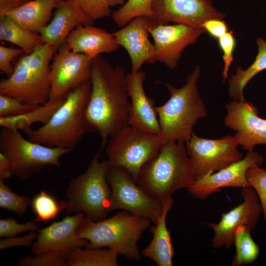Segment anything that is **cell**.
<instances>
[{
  "instance_id": "ffe728a7",
  "label": "cell",
  "mask_w": 266,
  "mask_h": 266,
  "mask_svg": "<svg viewBox=\"0 0 266 266\" xmlns=\"http://www.w3.org/2000/svg\"><path fill=\"white\" fill-rule=\"evenodd\" d=\"M146 73L139 70L126 74L127 91L131 102L129 126L144 132L159 134L160 128L154 100L144 90Z\"/></svg>"
},
{
  "instance_id": "484cf974",
  "label": "cell",
  "mask_w": 266,
  "mask_h": 266,
  "mask_svg": "<svg viewBox=\"0 0 266 266\" xmlns=\"http://www.w3.org/2000/svg\"><path fill=\"white\" fill-rule=\"evenodd\" d=\"M65 98L49 100L43 104L26 114L9 117H0V126L17 130H24L35 123H47L63 104Z\"/></svg>"
},
{
  "instance_id": "b9f144b4",
  "label": "cell",
  "mask_w": 266,
  "mask_h": 266,
  "mask_svg": "<svg viewBox=\"0 0 266 266\" xmlns=\"http://www.w3.org/2000/svg\"><path fill=\"white\" fill-rule=\"evenodd\" d=\"M13 176V166L11 161L2 153H0V180L10 178Z\"/></svg>"
},
{
  "instance_id": "7402d4cb",
  "label": "cell",
  "mask_w": 266,
  "mask_h": 266,
  "mask_svg": "<svg viewBox=\"0 0 266 266\" xmlns=\"http://www.w3.org/2000/svg\"><path fill=\"white\" fill-rule=\"evenodd\" d=\"M66 43L73 52L93 59L101 53L117 50L119 45L112 33L93 25L76 27L68 34Z\"/></svg>"
},
{
  "instance_id": "e0dca14e",
  "label": "cell",
  "mask_w": 266,
  "mask_h": 266,
  "mask_svg": "<svg viewBox=\"0 0 266 266\" xmlns=\"http://www.w3.org/2000/svg\"><path fill=\"white\" fill-rule=\"evenodd\" d=\"M205 32L201 27L182 24L158 25L150 32L154 41L157 62L164 64L170 69L175 68L185 49L195 43L200 36Z\"/></svg>"
},
{
  "instance_id": "5b68a950",
  "label": "cell",
  "mask_w": 266,
  "mask_h": 266,
  "mask_svg": "<svg viewBox=\"0 0 266 266\" xmlns=\"http://www.w3.org/2000/svg\"><path fill=\"white\" fill-rule=\"evenodd\" d=\"M151 221L126 211L100 221L85 216L77 235L88 241V249L108 247L130 260L141 258L138 243Z\"/></svg>"
},
{
  "instance_id": "d590c367",
  "label": "cell",
  "mask_w": 266,
  "mask_h": 266,
  "mask_svg": "<svg viewBox=\"0 0 266 266\" xmlns=\"http://www.w3.org/2000/svg\"><path fill=\"white\" fill-rule=\"evenodd\" d=\"M218 40L219 46L223 53L222 58L224 65L222 75L224 83L228 77L230 66L233 60V53L236 46V40L233 32L229 31Z\"/></svg>"
},
{
  "instance_id": "f6af8a7d",
  "label": "cell",
  "mask_w": 266,
  "mask_h": 266,
  "mask_svg": "<svg viewBox=\"0 0 266 266\" xmlns=\"http://www.w3.org/2000/svg\"></svg>"
},
{
  "instance_id": "7c38bea8",
  "label": "cell",
  "mask_w": 266,
  "mask_h": 266,
  "mask_svg": "<svg viewBox=\"0 0 266 266\" xmlns=\"http://www.w3.org/2000/svg\"><path fill=\"white\" fill-rule=\"evenodd\" d=\"M50 67V100L64 99L72 90L90 80L92 60L72 52L65 43L58 50Z\"/></svg>"
},
{
  "instance_id": "1f68e13d",
  "label": "cell",
  "mask_w": 266,
  "mask_h": 266,
  "mask_svg": "<svg viewBox=\"0 0 266 266\" xmlns=\"http://www.w3.org/2000/svg\"><path fill=\"white\" fill-rule=\"evenodd\" d=\"M31 199L26 196H21L13 192L3 181L0 180V207L13 211L19 216L26 213L29 206L32 203Z\"/></svg>"
},
{
  "instance_id": "ba28073f",
  "label": "cell",
  "mask_w": 266,
  "mask_h": 266,
  "mask_svg": "<svg viewBox=\"0 0 266 266\" xmlns=\"http://www.w3.org/2000/svg\"><path fill=\"white\" fill-rule=\"evenodd\" d=\"M0 151L11 161L13 175L25 181L46 166H60V158L71 150L33 142L24 138L18 130L2 127Z\"/></svg>"
},
{
  "instance_id": "7a4b0ae2",
  "label": "cell",
  "mask_w": 266,
  "mask_h": 266,
  "mask_svg": "<svg viewBox=\"0 0 266 266\" xmlns=\"http://www.w3.org/2000/svg\"><path fill=\"white\" fill-rule=\"evenodd\" d=\"M196 179L185 143L168 141L141 167L136 182L163 203L179 189L190 187Z\"/></svg>"
},
{
  "instance_id": "d4e9b609",
  "label": "cell",
  "mask_w": 266,
  "mask_h": 266,
  "mask_svg": "<svg viewBox=\"0 0 266 266\" xmlns=\"http://www.w3.org/2000/svg\"><path fill=\"white\" fill-rule=\"evenodd\" d=\"M256 43L258 52L253 63L246 69L237 66L235 73L231 75L228 94L232 100L244 101V90L247 83L258 73L266 70V40L258 37Z\"/></svg>"
},
{
  "instance_id": "8992f818",
  "label": "cell",
  "mask_w": 266,
  "mask_h": 266,
  "mask_svg": "<svg viewBox=\"0 0 266 266\" xmlns=\"http://www.w3.org/2000/svg\"><path fill=\"white\" fill-rule=\"evenodd\" d=\"M57 50L47 43L35 47L20 59L9 77L0 82V94L22 102L42 105L49 100V64Z\"/></svg>"
},
{
  "instance_id": "8fae6325",
  "label": "cell",
  "mask_w": 266,
  "mask_h": 266,
  "mask_svg": "<svg viewBox=\"0 0 266 266\" xmlns=\"http://www.w3.org/2000/svg\"><path fill=\"white\" fill-rule=\"evenodd\" d=\"M234 136L227 135L218 139L200 137L194 133L185 142L187 154L196 179L212 174L241 160V153Z\"/></svg>"
},
{
  "instance_id": "e575fe53",
  "label": "cell",
  "mask_w": 266,
  "mask_h": 266,
  "mask_svg": "<svg viewBox=\"0 0 266 266\" xmlns=\"http://www.w3.org/2000/svg\"><path fill=\"white\" fill-rule=\"evenodd\" d=\"M22 102L18 99L4 94H0V117H9L26 114L39 107Z\"/></svg>"
},
{
  "instance_id": "4316f807",
  "label": "cell",
  "mask_w": 266,
  "mask_h": 266,
  "mask_svg": "<svg viewBox=\"0 0 266 266\" xmlns=\"http://www.w3.org/2000/svg\"><path fill=\"white\" fill-rule=\"evenodd\" d=\"M0 40L12 43L25 52L43 43L38 33L29 31L8 16L0 17Z\"/></svg>"
},
{
  "instance_id": "9a60e30c",
  "label": "cell",
  "mask_w": 266,
  "mask_h": 266,
  "mask_svg": "<svg viewBox=\"0 0 266 266\" xmlns=\"http://www.w3.org/2000/svg\"><path fill=\"white\" fill-rule=\"evenodd\" d=\"M225 125L236 131L238 145L247 151L259 144L266 145V120L259 116L258 108L251 102L232 100L225 105Z\"/></svg>"
},
{
  "instance_id": "cb8c5ba5",
  "label": "cell",
  "mask_w": 266,
  "mask_h": 266,
  "mask_svg": "<svg viewBox=\"0 0 266 266\" xmlns=\"http://www.w3.org/2000/svg\"><path fill=\"white\" fill-rule=\"evenodd\" d=\"M61 0H31L9 11L6 16L23 28L39 33L52 19L53 10Z\"/></svg>"
},
{
  "instance_id": "f1b7e54d",
  "label": "cell",
  "mask_w": 266,
  "mask_h": 266,
  "mask_svg": "<svg viewBox=\"0 0 266 266\" xmlns=\"http://www.w3.org/2000/svg\"><path fill=\"white\" fill-rule=\"evenodd\" d=\"M251 231L246 226H241L234 234L236 253L232 266H240L252 263L258 257L260 249L251 235Z\"/></svg>"
},
{
  "instance_id": "60d3db41",
  "label": "cell",
  "mask_w": 266,
  "mask_h": 266,
  "mask_svg": "<svg viewBox=\"0 0 266 266\" xmlns=\"http://www.w3.org/2000/svg\"><path fill=\"white\" fill-rule=\"evenodd\" d=\"M201 27L212 37L217 39L229 31V28L225 21L219 19L207 20L203 23Z\"/></svg>"
},
{
  "instance_id": "4fadbf2b",
  "label": "cell",
  "mask_w": 266,
  "mask_h": 266,
  "mask_svg": "<svg viewBox=\"0 0 266 266\" xmlns=\"http://www.w3.org/2000/svg\"><path fill=\"white\" fill-rule=\"evenodd\" d=\"M243 202L227 213L221 214L218 223L206 224L214 231L211 239L212 246L217 249L225 246L227 249L234 245V234L241 226L251 231L256 229L262 208L258 196L251 187L242 188Z\"/></svg>"
},
{
  "instance_id": "d6986e66",
  "label": "cell",
  "mask_w": 266,
  "mask_h": 266,
  "mask_svg": "<svg viewBox=\"0 0 266 266\" xmlns=\"http://www.w3.org/2000/svg\"><path fill=\"white\" fill-rule=\"evenodd\" d=\"M158 24L151 18L138 16L120 30L112 33L119 46L127 51L132 64V71L139 70L144 63L157 62L155 49L149 39L150 31Z\"/></svg>"
},
{
  "instance_id": "44dd1931",
  "label": "cell",
  "mask_w": 266,
  "mask_h": 266,
  "mask_svg": "<svg viewBox=\"0 0 266 266\" xmlns=\"http://www.w3.org/2000/svg\"><path fill=\"white\" fill-rule=\"evenodd\" d=\"M94 20L83 10L75 0H61L48 24L39 33L43 43L58 50L69 33L81 25H93Z\"/></svg>"
},
{
  "instance_id": "2e32d148",
  "label": "cell",
  "mask_w": 266,
  "mask_h": 266,
  "mask_svg": "<svg viewBox=\"0 0 266 266\" xmlns=\"http://www.w3.org/2000/svg\"><path fill=\"white\" fill-rule=\"evenodd\" d=\"M264 162L263 157L259 153L247 151L246 156L241 160L214 172L196 179L187 191L196 198L204 200L208 196L221 191L223 187H250L246 171L253 166H261Z\"/></svg>"
},
{
  "instance_id": "5bb4252c",
  "label": "cell",
  "mask_w": 266,
  "mask_h": 266,
  "mask_svg": "<svg viewBox=\"0 0 266 266\" xmlns=\"http://www.w3.org/2000/svg\"><path fill=\"white\" fill-rule=\"evenodd\" d=\"M151 9V18L158 25L172 22L201 28L207 20H223L226 17L211 0H153Z\"/></svg>"
},
{
  "instance_id": "74e56055",
  "label": "cell",
  "mask_w": 266,
  "mask_h": 266,
  "mask_svg": "<svg viewBox=\"0 0 266 266\" xmlns=\"http://www.w3.org/2000/svg\"><path fill=\"white\" fill-rule=\"evenodd\" d=\"M83 10L93 20L111 15L110 6L106 0H75Z\"/></svg>"
},
{
  "instance_id": "4dcf8cb0",
  "label": "cell",
  "mask_w": 266,
  "mask_h": 266,
  "mask_svg": "<svg viewBox=\"0 0 266 266\" xmlns=\"http://www.w3.org/2000/svg\"><path fill=\"white\" fill-rule=\"evenodd\" d=\"M153 0H128L118 9L111 13L112 19L118 26L123 27L138 16L152 17Z\"/></svg>"
},
{
  "instance_id": "603a6c76",
  "label": "cell",
  "mask_w": 266,
  "mask_h": 266,
  "mask_svg": "<svg viewBox=\"0 0 266 266\" xmlns=\"http://www.w3.org/2000/svg\"><path fill=\"white\" fill-rule=\"evenodd\" d=\"M172 198L164 203V208L156 224L150 229L153 238L141 252L144 257L153 261L158 266H172L174 249L169 231L166 225V218L173 205Z\"/></svg>"
},
{
  "instance_id": "30bf717a",
  "label": "cell",
  "mask_w": 266,
  "mask_h": 266,
  "mask_svg": "<svg viewBox=\"0 0 266 266\" xmlns=\"http://www.w3.org/2000/svg\"><path fill=\"white\" fill-rule=\"evenodd\" d=\"M107 180L111 189L110 212L121 209L156 224L164 208L161 201L146 193L122 168L109 166Z\"/></svg>"
},
{
  "instance_id": "ab89813d",
  "label": "cell",
  "mask_w": 266,
  "mask_h": 266,
  "mask_svg": "<svg viewBox=\"0 0 266 266\" xmlns=\"http://www.w3.org/2000/svg\"><path fill=\"white\" fill-rule=\"evenodd\" d=\"M37 234V232H34L33 231L21 237H5L0 240V250L16 246L31 247L36 238Z\"/></svg>"
},
{
  "instance_id": "277c9868",
  "label": "cell",
  "mask_w": 266,
  "mask_h": 266,
  "mask_svg": "<svg viewBox=\"0 0 266 266\" xmlns=\"http://www.w3.org/2000/svg\"><path fill=\"white\" fill-rule=\"evenodd\" d=\"M91 93L90 80L74 88L47 123L36 130H23L28 139L49 147L73 150L88 132L85 115Z\"/></svg>"
},
{
  "instance_id": "83f0119b",
  "label": "cell",
  "mask_w": 266,
  "mask_h": 266,
  "mask_svg": "<svg viewBox=\"0 0 266 266\" xmlns=\"http://www.w3.org/2000/svg\"><path fill=\"white\" fill-rule=\"evenodd\" d=\"M119 254L102 248H76L66 255V266H117Z\"/></svg>"
},
{
  "instance_id": "836d02e7",
  "label": "cell",
  "mask_w": 266,
  "mask_h": 266,
  "mask_svg": "<svg viewBox=\"0 0 266 266\" xmlns=\"http://www.w3.org/2000/svg\"><path fill=\"white\" fill-rule=\"evenodd\" d=\"M246 178L258 196L266 222V169L258 166L251 167L246 171Z\"/></svg>"
},
{
  "instance_id": "3957f363",
  "label": "cell",
  "mask_w": 266,
  "mask_h": 266,
  "mask_svg": "<svg viewBox=\"0 0 266 266\" xmlns=\"http://www.w3.org/2000/svg\"><path fill=\"white\" fill-rule=\"evenodd\" d=\"M200 73L198 65L186 77V83L181 88L165 83L170 98L164 104L155 106L160 128L159 135L164 143L186 142L194 133L193 128L198 120L207 115V110L198 89Z\"/></svg>"
},
{
  "instance_id": "9c48e42d",
  "label": "cell",
  "mask_w": 266,
  "mask_h": 266,
  "mask_svg": "<svg viewBox=\"0 0 266 266\" xmlns=\"http://www.w3.org/2000/svg\"><path fill=\"white\" fill-rule=\"evenodd\" d=\"M163 144L159 134L128 126L110 138L105 150L109 166L125 169L136 182L141 167L157 154Z\"/></svg>"
},
{
  "instance_id": "52a82bcc",
  "label": "cell",
  "mask_w": 266,
  "mask_h": 266,
  "mask_svg": "<svg viewBox=\"0 0 266 266\" xmlns=\"http://www.w3.org/2000/svg\"><path fill=\"white\" fill-rule=\"evenodd\" d=\"M100 150L86 170L73 178L66 189V214L81 212L94 221L104 220L109 212L111 189L107 180L109 163L100 162Z\"/></svg>"
},
{
  "instance_id": "f546056e",
  "label": "cell",
  "mask_w": 266,
  "mask_h": 266,
  "mask_svg": "<svg viewBox=\"0 0 266 266\" xmlns=\"http://www.w3.org/2000/svg\"><path fill=\"white\" fill-rule=\"evenodd\" d=\"M66 203V200L58 203L47 193L41 191L32 201L33 211L36 215L34 221L46 222L54 219L65 209Z\"/></svg>"
},
{
  "instance_id": "d6a6232c",
  "label": "cell",
  "mask_w": 266,
  "mask_h": 266,
  "mask_svg": "<svg viewBox=\"0 0 266 266\" xmlns=\"http://www.w3.org/2000/svg\"><path fill=\"white\" fill-rule=\"evenodd\" d=\"M19 266H66V255L47 251L30 256H22L18 261Z\"/></svg>"
},
{
  "instance_id": "f35d334b",
  "label": "cell",
  "mask_w": 266,
  "mask_h": 266,
  "mask_svg": "<svg viewBox=\"0 0 266 266\" xmlns=\"http://www.w3.org/2000/svg\"><path fill=\"white\" fill-rule=\"evenodd\" d=\"M26 53L23 50L0 46V70L10 76L14 71L11 66V62L17 56Z\"/></svg>"
},
{
  "instance_id": "6da1fadb",
  "label": "cell",
  "mask_w": 266,
  "mask_h": 266,
  "mask_svg": "<svg viewBox=\"0 0 266 266\" xmlns=\"http://www.w3.org/2000/svg\"><path fill=\"white\" fill-rule=\"evenodd\" d=\"M126 74L124 67L112 66L100 55L92 60L91 93L85 116L88 132H97L101 138L100 151L108 137L129 126Z\"/></svg>"
},
{
  "instance_id": "7bdbcfd3",
  "label": "cell",
  "mask_w": 266,
  "mask_h": 266,
  "mask_svg": "<svg viewBox=\"0 0 266 266\" xmlns=\"http://www.w3.org/2000/svg\"><path fill=\"white\" fill-rule=\"evenodd\" d=\"M29 0H0V17L6 16L10 11L22 6Z\"/></svg>"
},
{
  "instance_id": "ac0fdd59",
  "label": "cell",
  "mask_w": 266,
  "mask_h": 266,
  "mask_svg": "<svg viewBox=\"0 0 266 266\" xmlns=\"http://www.w3.org/2000/svg\"><path fill=\"white\" fill-rule=\"evenodd\" d=\"M85 214L81 212L67 216L49 226L37 230V236L31 248L33 255L53 251L66 255L73 250L86 247L88 241L78 237L77 230Z\"/></svg>"
},
{
  "instance_id": "8d00e7d4",
  "label": "cell",
  "mask_w": 266,
  "mask_h": 266,
  "mask_svg": "<svg viewBox=\"0 0 266 266\" xmlns=\"http://www.w3.org/2000/svg\"><path fill=\"white\" fill-rule=\"evenodd\" d=\"M39 225L33 220L24 224L17 222L14 218L0 220V237H11L24 232L38 229Z\"/></svg>"
},
{
  "instance_id": "ee69618b",
  "label": "cell",
  "mask_w": 266,
  "mask_h": 266,
  "mask_svg": "<svg viewBox=\"0 0 266 266\" xmlns=\"http://www.w3.org/2000/svg\"><path fill=\"white\" fill-rule=\"evenodd\" d=\"M110 6L120 5L122 6L127 1L126 0H106Z\"/></svg>"
}]
</instances>
